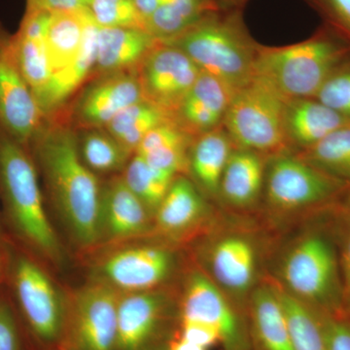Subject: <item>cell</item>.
<instances>
[{
  "label": "cell",
  "instance_id": "cell-1",
  "mask_svg": "<svg viewBox=\"0 0 350 350\" xmlns=\"http://www.w3.org/2000/svg\"><path fill=\"white\" fill-rule=\"evenodd\" d=\"M328 211L275 234L268 276L296 300L335 315L344 310V284Z\"/></svg>",
  "mask_w": 350,
  "mask_h": 350
},
{
  "label": "cell",
  "instance_id": "cell-2",
  "mask_svg": "<svg viewBox=\"0 0 350 350\" xmlns=\"http://www.w3.org/2000/svg\"><path fill=\"white\" fill-rule=\"evenodd\" d=\"M273 237L255 216L222 211L187 247L191 262L246 314L251 294L268 275Z\"/></svg>",
  "mask_w": 350,
  "mask_h": 350
},
{
  "label": "cell",
  "instance_id": "cell-3",
  "mask_svg": "<svg viewBox=\"0 0 350 350\" xmlns=\"http://www.w3.org/2000/svg\"><path fill=\"white\" fill-rule=\"evenodd\" d=\"M36 162L57 213L83 248L98 244L101 186L82 160L77 135L68 126H44L33 144Z\"/></svg>",
  "mask_w": 350,
  "mask_h": 350
},
{
  "label": "cell",
  "instance_id": "cell-4",
  "mask_svg": "<svg viewBox=\"0 0 350 350\" xmlns=\"http://www.w3.org/2000/svg\"><path fill=\"white\" fill-rule=\"evenodd\" d=\"M349 187L294 152L276 154L267 159L261 204L255 217L278 234L328 211Z\"/></svg>",
  "mask_w": 350,
  "mask_h": 350
},
{
  "label": "cell",
  "instance_id": "cell-5",
  "mask_svg": "<svg viewBox=\"0 0 350 350\" xmlns=\"http://www.w3.org/2000/svg\"><path fill=\"white\" fill-rule=\"evenodd\" d=\"M0 198L9 227L20 243L50 261L61 262L63 250L44 206L36 161L1 126Z\"/></svg>",
  "mask_w": 350,
  "mask_h": 350
},
{
  "label": "cell",
  "instance_id": "cell-6",
  "mask_svg": "<svg viewBox=\"0 0 350 350\" xmlns=\"http://www.w3.org/2000/svg\"><path fill=\"white\" fill-rule=\"evenodd\" d=\"M350 57V46L322 25L310 38L280 47L258 45L254 76L285 100L314 98L327 78Z\"/></svg>",
  "mask_w": 350,
  "mask_h": 350
},
{
  "label": "cell",
  "instance_id": "cell-7",
  "mask_svg": "<svg viewBox=\"0 0 350 350\" xmlns=\"http://www.w3.org/2000/svg\"><path fill=\"white\" fill-rule=\"evenodd\" d=\"M183 51L202 72L238 90L254 77L259 43L244 24L243 9L219 8L182 32L163 41Z\"/></svg>",
  "mask_w": 350,
  "mask_h": 350
},
{
  "label": "cell",
  "instance_id": "cell-8",
  "mask_svg": "<svg viewBox=\"0 0 350 350\" xmlns=\"http://www.w3.org/2000/svg\"><path fill=\"white\" fill-rule=\"evenodd\" d=\"M4 280L15 299L27 330L46 349H63L68 327V300L64 298L31 255L3 241Z\"/></svg>",
  "mask_w": 350,
  "mask_h": 350
},
{
  "label": "cell",
  "instance_id": "cell-9",
  "mask_svg": "<svg viewBox=\"0 0 350 350\" xmlns=\"http://www.w3.org/2000/svg\"><path fill=\"white\" fill-rule=\"evenodd\" d=\"M287 100L266 82L253 77L234 92L223 126L236 148L265 157L290 151L284 131Z\"/></svg>",
  "mask_w": 350,
  "mask_h": 350
},
{
  "label": "cell",
  "instance_id": "cell-10",
  "mask_svg": "<svg viewBox=\"0 0 350 350\" xmlns=\"http://www.w3.org/2000/svg\"><path fill=\"white\" fill-rule=\"evenodd\" d=\"M152 241L115 248L105 254L96 262L94 280L105 282L120 293L169 287L184 271L182 248L158 239Z\"/></svg>",
  "mask_w": 350,
  "mask_h": 350
},
{
  "label": "cell",
  "instance_id": "cell-11",
  "mask_svg": "<svg viewBox=\"0 0 350 350\" xmlns=\"http://www.w3.org/2000/svg\"><path fill=\"white\" fill-rule=\"evenodd\" d=\"M179 325L172 287L120 294L116 350H167Z\"/></svg>",
  "mask_w": 350,
  "mask_h": 350
},
{
  "label": "cell",
  "instance_id": "cell-12",
  "mask_svg": "<svg viewBox=\"0 0 350 350\" xmlns=\"http://www.w3.org/2000/svg\"><path fill=\"white\" fill-rule=\"evenodd\" d=\"M190 265L182 275L178 292L179 320L215 327L224 350H253L245 313L200 269Z\"/></svg>",
  "mask_w": 350,
  "mask_h": 350
},
{
  "label": "cell",
  "instance_id": "cell-13",
  "mask_svg": "<svg viewBox=\"0 0 350 350\" xmlns=\"http://www.w3.org/2000/svg\"><path fill=\"white\" fill-rule=\"evenodd\" d=\"M120 292L93 280L68 300L63 349L116 350Z\"/></svg>",
  "mask_w": 350,
  "mask_h": 350
},
{
  "label": "cell",
  "instance_id": "cell-14",
  "mask_svg": "<svg viewBox=\"0 0 350 350\" xmlns=\"http://www.w3.org/2000/svg\"><path fill=\"white\" fill-rule=\"evenodd\" d=\"M222 211L188 176L177 175L154 213L152 239L187 247L213 225Z\"/></svg>",
  "mask_w": 350,
  "mask_h": 350
},
{
  "label": "cell",
  "instance_id": "cell-15",
  "mask_svg": "<svg viewBox=\"0 0 350 350\" xmlns=\"http://www.w3.org/2000/svg\"><path fill=\"white\" fill-rule=\"evenodd\" d=\"M45 122V115L18 66L11 36L0 29V126L29 148Z\"/></svg>",
  "mask_w": 350,
  "mask_h": 350
},
{
  "label": "cell",
  "instance_id": "cell-16",
  "mask_svg": "<svg viewBox=\"0 0 350 350\" xmlns=\"http://www.w3.org/2000/svg\"><path fill=\"white\" fill-rule=\"evenodd\" d=\"M200 73L183 51L159 40L137 68L144 100L174 117Z\"/></svg>",
  "mask_w": 350,
  "mask_h": 350
},
{
  "label": "cell",
  "instance_id": "cell-17",
  "mask_svg": "<svg viewBox=\"0 0 350 350\" xmlns=\"http://www.w3.org/2000/svg\"><path fill=\"white\" fill-rule=\"evenodd\" d=\"M142 100L137 69L98 76L76 101L73 118L83 130L105 129L119 113Z\"/></svg>",
  "mask_w": 350,
  "mask_h": 350
},
{
  "label": "cell",
  "instance_id": "cell-18",
  "mask_svg": "<svg viewBox=\"0 0 350 350\" xmlns=\"http://www.w3.org/2000/svg\"><path fill=\"white\" fill-rule=\"evenodd\" d=\"M98 237V243L153 237V216L122 175L101 186Z\"/></svg>",
  "mask_w": 350,
  "mask_h": 350
},
{
  "label": "cell",
  "instance_id": "cell-19",
  "mask_svg": "<svg viewBox=\"0 0 350 350\" xmlns=\"http://www.w3.org/2000/svg\"><path fill=\"white\" fill-rule=\"evenodd\" d=\"M267 159L246 149L232 150L219 185L217 204L223 211L256 215L264 190Z\"/></svg>",
  "mask_w": 350,
  "mask_h": 350
},
{
  "label": "cell",
  "instance_id": "cell-20",
  "mask_svg": "<svg viewBox=\"0 0 350 350\" xmlns=\"http://www.w3.org/2000/svg\"><path fill=\"white\" fill-rule=\"evenodd\" d=\"M234 92L218 78L200 73L175 113V123L193 137L222 126Z\"/></svg>",
  "mask_w": 350,
  "mask_h": 350
},
{
  "label": "cell",
  "instance_id": "cell-21",
  "mask_svg": "<svg viewBox=\"0 0 350 350\" xmlns=\"http://www.w3.org/2000/svg\"><path fill=\"white\" fill-rule=\"evenodd\" d=\"M246 319L253 350H294L278 288L268 275L251 294Z\"/></svg>",
  "mask_w": 350,
  "mask_h": 350
},
{
  "label": "cell",
  "instance_id": "cell-22",
  "mask_svg": "<svg viewBox=\"0 0 350 350\" xmlns=\"http://www.w3.org/2000/svg\"><path fill=\"white\" fill-rule=\"evenodd\" d=\"M51 14L47 11L25 9L19 29L11 36L18 66L36 100L52 76L45 44Z\"/></svg>",
  "mask_w": 350,
  "mask_h": 350
},
{
  "label": "cell",
  "instance_id": "cell-23",
  "mask_svg": "<svg viewBox=\"0 0 350 350\" xmlns=\"http://www.w3.org/2000/svg\"><path fill=\"white\" fill-rule=\"evenodd\" d=\"M350 121L320 103L317 98L286 101L284 113L285 137L294 153L310 148Z\"/></svg>",
  "mask_w": 350,
  "mask_h": 350
},
{
  "label": "cell",
  "instance_id": "cell-24",
  "mask_svg": "<svg viewBox=\"0 0 350 350\" xmlns=\"http://www.w3.org/2000/svg\"><path fill=\"white\" fill-rule=\"evenodd\" d=\"M157 42L144 29L98 25L94 77L135 70Z\"/></svg>",
  "mask_w": 350,
  "mask_h": 350
},
{
  "label": "cell",
  "instance_id": "cell-25",
  "mask_svg": "<svg viewBox=\"0 0 350 350\" xmlns=\"http://www.w3.org/2000/svg\"><path fill=\"white\" fill-rule=\"evenodd\" d=\"M234 148L222 125L194 137L189 149L187 176L215 204L223 172Z\"/></svg>",
  "mask_w": 350,
  "mask_h": 350
},
{
  "label": "cell",
  "instance_id": "cell-26",
  "mask_svg": "<svg viewBox=\"0 0 350 350\" xmlns=\"http://www.w3.org/2000/svg\"><path fill=\"white\" fill-rule=\"evenodd\" d=\"M96 29L98 25L88 13L84 42L79 55L66 68L53 73L47 86L38 98L46 118L63 107L88 78L93 77L96 61Z\"/></svg>",
  "mask_w": 350,
  "mask_h": 350
},
{
  "label": "cell",
  "instance_id": "cell-27",
  "mask_svg": "<svg viewBox=\"0 0 350 350\" xmlns=\"http://www.w3.org/2000/svg\"><path fill=\"white\" fill-rule=\"evenodd\" d=\"M193 139L178 124L169 122L151 131L135 154L156 169L187 176L189 149Z\"/></svg>",
  "mask_w": 350,
  "mask_h": 350
},
{
  "label": "cell",
  "instance_id": "cell-28",
  "mask_svg": "<svg viewBox=\"0 0 350 350\" xmlns=\"http://www.w3.org/2000/svg\"><path fill=\"white\" fill-rule=\"evenodd\" d=\"M87 20V9L51 14L45 44L52 75L66 68L79 55Z\"/></svg>",
  "mask_w": 350,
  "mask_h": 350
},
{
  "label": "cell",
  "instance_id": "cell-29",
  "mask_svg": "<svg viewBox=\"0 0 350 350\" xmlns=\"http://www.w3.org/2000/svg\"><path fill=\"white\" fill-rule=\"evenodd\" d=\"M219 8L214 0H163L145 29L157 40H170Z\"/></svg>",
  "mask_w": 350,
  "mask_h": 350
},
{
  "label": "cell",
  "instance_id": "cell-30",
  "mask_svg": "<svg viewBox=\"0 0 350 350\" xmlns=\"http://www.w3.org/2000/svg\"><path fill=\"white\" fill-rule=\"evenodd\" d=\"M169 122H175L174 117L142 100L119 113L105 130L133 155L151 131Z\"/></svg>",
  "mask_w": 350,
  "mask_h": 350
},
{
  "label": "cell",
  "instance_id": "cell-31",
  "mask_svg": "<svg viewBox=\"0 0 350 350\" xmlns=\"http://www.w3.org/2000/svg\"><path fill=\"white\" fill-rule=\"evenodd\" d=\"M275 285L286 314L293 349L330 350L324 313L296 300Z\"/></svg>",
  "mask_w": 350,
  "mask_h": 350
},
{
  "label": "cell",
  "instance_id": "cell-32",
  "mask_svg": "<svg viewBox=\"0 0 350 350\" xmlns=\"http://www.w3.org/2000/svg\"><path fill=\"white\" fill-rule=\"evenodd\" d=\"M295 154L350 186V126L338 129L310 148Z\"/></svg>",
  "mask_w": 350,
  "mask_h": 350
},
{
  "label": "cell",
  "instance_id": "cell-33",
  "mask_svg": "<svg viewBox=\"0 0 350 350\" xmlns=\"http://www.w3.org/2000/svg\"><path fill=\"white\" fill-rule=\"evenodd\" d=\"M122 176L128 187L154 216L177 175L156 169L142 156L133 154Z\"/></svg>",
  "mask_w": 350,
  "mask_h": 350
},
{
  "label": "cell",
  "instance_id": "cell-34",
  "mask_svg": "<svg viewBox=\"0 0 350 350\" xmlns=\"http://www.w3.org/2000/svg\"><path fill=\"white\" fill-rule=\"evenodd\" d=\"M84 131L86 133L78 140V147L82 160L92 172L110 174L125 170L131 154L105 129H88Z\"/></svg>",
  "mask_w": 350,
  "mask_h": 350
},
{
  "label": "cell",
  "instance_id": "cell-35",
  "mask_svg": "<svg viewBox=\"0 0 350 350\" xmlns=\"http://www.w3.org/2000/svg\"><path fill=\"white\" fill-rule=\"evenodd\" d=\"M337 243L344 284V314L350 317V186L340 200L327 211Z\"/></svg>",
  "mask_w": 350,
  "mask_h": 350
},
{
  "label": "cell",
  "instance_id": "cell-36",
  "mask_svg": "<svg viewBox=\"0 0 350 350\" xmlns=\"http://www.w3.org/2000/svg\"><path fill=\"white\" fill-rule=\"evenodd\" d=\"M87 11L94 24L103 27L145 29V20L133 0H90Z\"/></svg>",
  "mask_w": 350,
  "mask_h": 350
},
{
  "label": "cell",
  "instance_id": "cell-37",
  "mask_svg": "<svg viewBox=\"0 0 350 350\" xmlns=\"http://www.w3.org/2000/svg\"><path fill=\"white\" fill-rule=\"evenodd\" d=\"M313 98L350 121V57L331 73Z\"/></svg>",
  "mask_w": 350,
  "mask_h": 350
},
{
  "label": "cell",
  "instance_id": "cell-38",
  "mask_svg": "<svg viewBox=\"0 0 350 350\" xmlns=\"http://www.w3.org/2000/svg\"><path fill=\"white\" fill-rule=\"evenodd\" d=\"M350 46V0H303Z\"/></svg>",
  "mask_w": 350,
  "mask_h": 350
},
{
  "label": "cell",
  "instance_id": "cell-39",
  "mask_svg": "<svg viewBox=\"0 0 350 350\" xmlns=\"http://www.w3.org/2000/svg\"><path fill=\"white\" fill-rule=\"evenodd\" d=\"M0 350H22L19 320L8 299L0 297Z\"/></svg>",
  "mask_w": 350,
  "mask_h": 350
},
{
  "label": "cell",
  "instance_id": "cell-40",
  "mask_svg": "<svg viewBox=\"0 0 350 350\" xmlns=\"http://www.w3.org/2000/svg\"><path fill=\"white\" fill-rule=\"evenodd\" d=\"M177 335L206 349L221 342L220 334L215 327L193 320H179Z\"/></svg>",
  "mask_w": 350,
  "mask_h": 350
},
{
  "label": "cell",
  "instance_id": "cell-41",
  "mask_svg": "<svg viewBox=\"0 0 350 350\" xmlns=\"http://www.w3.org/2000/svg\"><path fill=\"white\" fill-rule=\"evenodd\" d=\"M330 350H350V317L324 313Z\"/></svg>",
  "mask_w": 350,
  "mask_h": 350
},
{
  "label": "cell",
  "instance_id": "cell-42",
  "mask_svg": "<svg viewBox=\"0 0 350 350\" xmlns=\"http://www.w3.org/2000/svg\"><path fill=\"white\" fill-rule=\"evenodd\" d=\"M90 0H27V9L47 11H76L86 9Z\"/></svg>",
  "mask_w": 350,
  "mask_h": 350
},
{
  "label": "cell",
  "instance_id": "cell-43",
  "mask_svg": "<svg viewBox=\"0 0 350 350\" xmlns=\"http://www.w3.org/2000/svg\"><path fill=\"white\" fill-rule=\"evenodd\" d=\"M163 0H133L140 15L144 17L145 22L155 12L157 8L161 5Z\"/></svg>",
  "mask_w": 350,
  "mask_h": 350
},
{
  "label": "cell",
  "instance_id": "cell-44",
  "mask_svg": "<svg viewBox=\"0 0 350 350\" xmlns=\"http://www.w3.org/2000/svg\"><path fill=\"white\" fill-rule=\"evenodd\" d=\"M167 350H207L204 347L200 345L192 344L188 340H184L179 337L178 335L175 336L170 342L169 349Z\"/></svg>",
  "mask_w": 350,
  "mask_h": 350
},
{
  "label": "cell",
  "instance_id": "cell-45",
  "mask_svg": "<svg viewBox=\"0 0 350 350\" xmlns=\"http://www.w3.org/2000/svg\"><path fill=\"white\" fill-rule=\"evenodd\" d=\"M220 8L243 9L248 0H214Z\"/></svg>",
  "mask_w": 350,
  "mask_h": 350
},
{
  "label": "cell",
  "instance_id": "cell-46",
  "mask_svg": "<svg viewBox=\"0 0 350 350\" xmlns=\"http://www.w3.org/2000/svg\"><path fill=\"white\" fill-rule=\"evenodd\" d=\"M4 280V251L3 245L0 248V285Z\"/></svg>",
  "mask_w": 350,
  "mask_h": 350
},
{
  "label": "cell",
  "instance_id": "cell-47",
  "mask_svg": "<svg viewBox=\"0 0 350 350\" xmlns=\"http://www.w3.org/2000/svg\"><path fill=\"white\" fill-rule=\"evenodd\" d=\"M3 241H4V239L1 234V230H0V248H1L2 245H3Z\"/></svg>",
  "mask_w": 350,
  "mask_h": 350
},
{
  "label": "cell",
  "instance_id": "cell-48",
  "mask_svg": "<svg viewBox=\"0 0 350 350\" xmlns=\"http://www.w3.org/2000/svg\"><path fill=\"white\" fill-rule=\"evenodd\" d=\"M57 350H69V349H57Z\"/></svg>",
  "mask_w": 350,
  "mask_h": 350
}]
</instances>
